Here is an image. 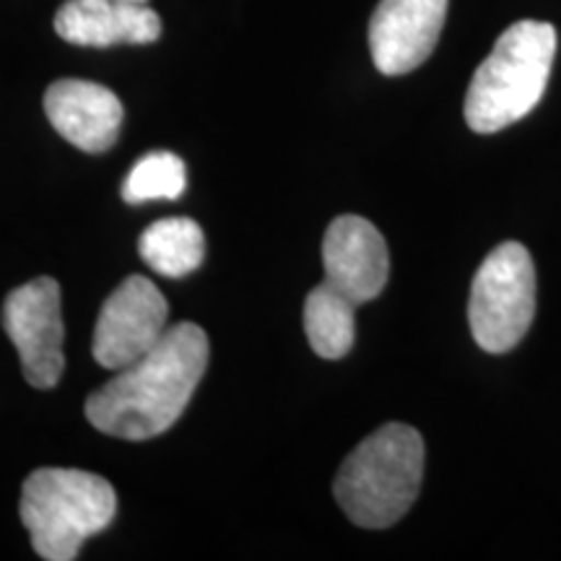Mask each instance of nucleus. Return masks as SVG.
I'll return each mask as SVG.
<instances>
[{"label":"nucleus","mask_w":561,"mask_h":561,"mask_svg":"<svg viewBox=\"0 0 561 561\" xmlns=\"http://www.w3.org/2000/svg\"><path fill=\"white\" fill-rule=\"evenodd\" d=\"M208 367V335L195 322L167 328L161 341L138 362L91 392V426L117 439H151L174 426Z\"/></svg>","instance_id":"f257e3e1"},{"label":"nucleus","mask_w":561,"mask_h":561,"mask_svg":"<svg viewBox=\"0 0 561 561\" xmlns=\"http://www.w3.org/2000/svg\"><path fill=\"white\" fill-rule=\"evenodd\" d=\"M424 479V439L409 424H385L343 460L333 491L359 528L398 523L416 502Z\"/></svg>","instance_id":"f03ea898"},{"label":"nucleus","mask_w":561,"mask_h":561,"mask_svg":"<svg viewBox=\"0 0 561 561\" xmlns=\"http://www.w3.org/2000/svg\"><path fill=\"white\" fill-rule=\"evenodd\" d=\"M553 55L557 30L546 21L525 19L504 30L468 87V128L489 136L530 115V110L543 100Z\"/></svg>","instance_id":"7ed1b4c3"},{"label":"nucleus","mask_w":561,"mask_h":561,"mask_svg":"<svg viewBox=\"0 0 561 561\" xmlns=\"http://www.w3.org/2000/svg\"><path fill=\"white\" fill-rule=\"evenodd\" d=\"M19 515L42 559L73 561L87 538L115 520L117 494L96 473L39 468L24 481Z\"/></svg>","instance_id":"20e7f679"},{"label":"nucleus","mask_w":561,"mask_h":561,"mask_svg":"<svg viewBox=\"0 0 561 561\" xmlns=\"http://www.w3.org/2000/svg\"><path fill=\"white\" fill-rule=\"evenodd\" d=\"M536 318V265L525 244L502 242L476 273L468 322L476 343L504 354L525 339Z\"/></svg>","instance_id":"39448f33"},{"label":"nucleus","mask_w":561,"mask_h":561,"mask_svg":"<svg viewBox=\"0 0 561 561\" xmlns=\"http://www.w3.org/2000/svg\"><path fill=\"white\" fill-rule=\"evenodd\" d=\"M3 328L19 351L26 382L39 390L55 388L66 369L58 280L39 276L13 289L3 305Z\"/></svg>","instance_id":"423d86ee"},{"label":"nucleus","mask_w":561,"mask_h":561,"mask_svg":"<svg viewBox=\"0 0 561 561\" xmlns=\"http://www.w3.org/2000/svg\"><path fill=\"white\" fill-rule=\"evenodd\" d=\"M170 305L146 276H128L110 294L96 318L91 354L104 369H125L167 333Z\"/></svg>","instance_id":"0eeeda50"},{"label":"nucleus","mask_w":561,"mask_h":561,"mask_svg":"<svg viewBox=\"0 0 561 561\" xmlns=\"http://www.w3.org/2000/svg\"><path fill=\"white\" fill-rule=\"evenodd\" d=\"M447 0H380L369 21L371 60L385 76L416 70L437 47Z\"/></svg>","instance_id":"6e6552de"},{"label":"nucleus","mask_w":561,"mask_h":561,"mask_svg":"<svg viewBox=\"0 0 561 561\" xmlns=\"http://www.w3.org/2000/svg\"><path fill=\"white\" fill-rule=\"evenodd\" d=\"M325 280L346 294L351 301L377 299L390 276L388 242L375 224L362 216H339L322 240Z\"/></svg>","instance_id":"1a4fd4ad"},{"label":"nucleus","mask_w":561,"mask_h":561,"mask_svg":"<svg viewBox=\"0 0 561 561\" xmlns=\"http://www.w3.org/2000/svg\"><path fill=\"white\" fill-rule=\"evenodd\" d=\"M45 115L68 144L87 153L115 146L123 125V102L102 83L60 79L45 94Z\"/></svg>","instance_id":"9d476101"},{"label":"nucleus","mask_w":561,"mask_h":561,"mask_svg":"<svg viewBox=\"0 0 561 561\" xmlns=\"http://www.w3.org/2000/svg\"><path fill=\"white\" fill-rule=\"evenodd\" d=\"M55 32L79 47L151 45L161 37V19L133 0H68L55 13Z\"/></svg>","instance_id":"9b49d317"},{"label":"nucleus","mask_w":561,"mask_h":561,"mask_svg":"<svg viewBox=\"0 0 561 561\" xmlns=\"http://www.w3.org/2000/svg\"><path fill=\"white\" fill-rule=\"evenodd\" d=\"M138 252L153 273L164 278H185L201 268L206 255L203 229L187 216H172L151 224L140 234Z\"/></svg>","instance_id":"f8f14e48"},{"label":"nucleus","mask_w":561,"mask_h":561,"mask_svg":"<svg viewBox=\"0 0 561 561\" xmlns=\"http://www.w3.org/2000/svg\"><path fill=\"white\" fill-rule=\"evenodd\" d=\"M356 301L322 280L305 299V331L322 359H343L356 339Z\"/></svg>","instance_id":"ddd939ff"},{"label":"nucleus","mask_w":561,"mask_h":561,"mask_svg":"<svg viewBox=\"0 0 561 561\" xmlns=\"http://www.w3.org/2000/svg\"><path fill=\"white\" fill-rule=\"evenodd\" d=\"M187 172L178 153L151 151L133 167L123 185L125 203L174 201L185 193Z\"/></svg>","instance_id":"4468645a"},{"label":"nucleus","mask_w":561,"mask_h":561,"mask_svg":"<svg viewBox=\"0 0 561 561\" xmlns=\"http://www.w3.org/2000/svg\"><path fill=\"white\" fill-rule=\"evenodd\" d=\"M133 3H146V0H133Z\"/></svg>","instance_id":"2eb2a0df"}]
</instances>
